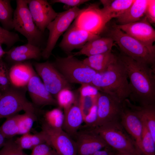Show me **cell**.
<instances>
[{"instance_id":"cell-1","label":"cell","mask_w":155,"mask_h":155,"mask_svg":"<svg viewBox=\"0 0 155 155\" xmlns=\"http://www.w3.org/2000/svg\"><path fill=\"white\" fill-rule=\"evenodd\" d=\"M117 57L129 80L130 100L141 106L155 105V69L123 53Z\"/></svg>"},{"instance_id":"cell-2","label":"cell","mask_w":155,"mask_h":155,"mask_svg":"<svg viewBox=\"0 0 155 155\" xmlns=\"http://www.w3.org/2000/svg\"><path fill=\"white\" fill-rule=\"evenodd\" d=\"M128 80L125 68L117 57L105 71L96 73L90 85L99 91L108 94L122 102L130 94Z\"/></svg>"},{"instance_id":"cell-3","label":"cell","mask_w":155,"mask_h":155,"mask_svg":"<svg viewBox=\"0 0 155 155\" xmlns=\"http://www.w3.org/2000/svg\"><path fill=\"white\" fill-rule=\"evenodd\" d=\"M108 36L117 44L123 53L155 68V51L123 32L115 24L109 30Z\"/></svg>"},{"instance_id":"cell-4","label":"cell","mask_w":155,"mask_h":155,"mask_svg":"<svg viewBox=\"0 0 155 155\" xmlns=\"http://www.w3.org/2000/svg\"><path fill=\"white\" fill-rule=\"evenodd\" d=\"M92 129L101 137L107 145L116 151L139 155L134 141L119 121L108 123Z\"/></svg>"},{"instance_id":"cell-5","label":"cell","mask_w":155,"mask_h":155,"mask_svg":"<svg viewBox=\"0 0 155 155\" xmlns=\"http://www.w3.org/2000/svg\"><path fill=\"white\" fill-rule=\"evenodd\" d=\"M69 83L91 84L96 72L69 54L65 57H57L52 63Z\"/></svg>"},{"instance_id":"cell-6","label":"cell","mask_w":155,"mask_h":155,"mask_svg":"<svg viewBox=\"0 0 155 155\" xmlns=\"http://www.w3.org/2000/svg\"><path fill=\"white\" fill-rule=\"evenodd\" d=\"M14 10L13 28L27 39L28 43L40 47L43 33L35 24L28 9V0H17Z\"/></svg>"},{"instance_id":"cell-7","label":"cell","mask_w":155,"mask_h":155,"mask_svg":"<svg viewBox=\"0 0 155 155\" xmlns=\"http://www.w3.org/2000/svg\"><path fill=\"white\" fill-rule=\"evenodd\" d=\"M84 9L76 7L58 13L47 27L49 33L46 47L42 52V57L44 59L49 57L60 36Z\"/></svg>"},{"instance_id":"cell-8","label":"cell","mask_w":155,"mask_h":155,"mask_svg":"<svg viewBox=\"0 0 155 155\" xmlns=\"http://www.w3.org/2000/svg\"><path fill=\"white\" fill-rule=\"evenodd\" d=\"M22 88L12 86L3 92L0 99V119L16 115L21 111L35 113L34 104L28 100Z\"/></svg>"},{"instance_id":"cell-9","label":"cell","mask_w":155,"mask_h":155,"mask_svg":"<svg viewBox=\"0 0 155 155\" xmlns=\"http://www.w3.org/2000/svg\"><path fill=\"white\" fill-rule=\"evenodd\" d=\"M119 121L134 141L136 150L140 155L143 121L136 105L133 104L128 98L122 102Z\"/></svg>"},{"instance_id":"cell-10","label":"cell","mask_w":155,"mask_h":155,"mask_svg":"<svg viewBox=\"0 0 155 155\" xmlns=\"http://www.w3.org/2000/svg\"><path fill=\"white\" fill-rule=\"evenodd\" d=\"M33 65L46 88L55 96V99L58 94L62 90L72 89L71 84L66 80L52 63L49 61L42 63L34 62Z\"/></svg>"},{"instance_id":"cell-11","label":"cell","mask_w":155,"mask_h":155,"mask_svg":"<svg viewBox=\"0 0 155 155\" xmlns=\"http://www.w3.org/2000/svg\"><path fill=\"white\" fill-rule=\"evenodd\" d=\"M122 102L108 94L99 92L96 102L97 119L94 128L108 123L119 121Z\"/></svg>"},{"instance_id":"cell-12","label":"cell","mask_w":155,"mask_h":155,"mask_svg":"<svg viewBox=\"0 0 155 155\" xmlns=\"http://www.w3.org/2000/svg\"><path fill=\"white\" fill-rule=\"evenodd\" d=\"M42 130L45 134L47 143L58 155H77L75 141L62 129H53L43 123Z\"/></svg>"},{"instance_id":"cell-13","label":"cell","mask_w":155,"mask_h":155,"mask_svg":"<svg viewBox=\"0 0 155 155\" xmlns=\"http://www.w3.org/2000/svg\"><path fill=\"white\" fill-rule=\"evenodd\" d=\"M108 22L101 9L96 5L92 4L84 8L73 23L82 29L99 35Z\"/></svg>"},{"instance_id":"cell-14","label":"cell","mask_w":155,"mask_h":155,"mask_svg":"<svg viewBox=\"0 0 155 155\" xmlns=\"http://www.w3.org/2000/svg\"><path fill=\"white\" fill-rule=\"evenodd\" d=\"M115 24L123 32L155 51V46L153 45L155 40V30L145 17L134 22L123 25Z\"/></svg>"},{"instance_id":"cell-15","label":"cell","mask_w":155,"mask_h":155,"mask_svg":"<svg viewBox=\"0 0 155 155\" xmlns=\"http://www.w3.org/2000/svg\"><path fill=\"white\" fill-rule=\"evenodd\" d=\"M99 36L78 27L73 23L63 34L59 46L69 54L75 49H82L88 41Z\"/></svg>"},{"instance_id":"cell-16","label":"cell","mask_w":155,"mask_h":155,"mask_svg":"<svg viewBox=\"0 0 155 155\" xmlns=\"http://www.w3.org/2000/svg\"><path fill=\"white\" fill-rule=\"evenodd\" d=\"M28 9L36 26L42 33L58 13L46 0H28Z\"/></svg>"},{"instance_id":"cell-17","label":"cell","mask_w":155,"mask_h":155,"mask_svg":"<svg viewBox=\"0 0 155 155\" xmlns=\"http://www.w3.org/2000/svg\"><path fill=\"white\" fill-rule=\"evenodd\" d=\"M75 137L77 155H91L108 145L92 129L78 131Z\"/></svg>"},{"instance_id":"cell-18","label":"cell","mask_w":155,"mask_h":155,"mask_svg":"<svg viewBox=\"0 0 155 155\" xmlns=\"http://www.w3.org/2000/svg\"><path fill=\"white\" fill-rule=\"evenodd\" d=\"M27 90L34 104L38 106H58L56 99L47 90L35 71L27 85Z\"/></svg>"},{"instance_id":"cell-19","label":"cell","mask_w":155,"mask_h":155,"mask_svg":"<svg viewBox=\"0 0 155 155\" xmlns=\"http://www.w3.org/2000/svg\"><path fill=\"white\" fill-rule=\"evenodd\" d=\"M64 119L62 129L71 137H75L84 122V113L79 97L64 110Z\"/></svg>"},{"instance_id":"cell-20","label":"cell","mask_w":155,"mask_h":155,"mask_svg":"<svg viewBox=\"0 0 155 155\" xmlns=\"http://www.w3.org/2000/svg\"><path fill=\"white\" fill-rule=\"evenodd\" d=\"M40 47L27 43L12 47L6 51V59L13 64L31 59L38 60L42 57Z\"/></svg>"},{"instance_id":"cell-21","label":"cell","mask_w":155,"mask_h":155,"mask_svg":"<svg viewBox=\"0 0 155 155\" xmlns=\"http://www.w3.org/2000/svg\"><path fill=\"white\" fill-rule=\"evenodd\" d=\"M34 72L30 62L24 61L13 64L9 70L10 85L17 88L26 86Z\"/></svg>"},{"instance_id":"cell-22","label":"cell","mask_w":155,"mask_h":155,"mask_svg":"<svg viewBox=\"0 0 155 155\" xmlns=\"http://www.w3.org/2000/svg\"><path fill=\"white\" fill-rule=\"evenodd\" d=\"M114 42L109 37L100 36L90 40L80 51L72 53V55L74 56L85 55L89 57L104 53L111 51Z\"/></svg>"},{"instance_id":"cell-23","label":"cell","mask_w":155,"mask_h":155,"mask_svg":"<svg viewBox=\"0 0 155 155\" xmlns=\"http://www.w3.org/2000/svg\"><path fill=\"white\" fill-rule=\"evenodd\" d=\"M148 0H134L132 3L122 14L117 18V22L123 25L141 20L145 14Z\"/></svg>"},{"instance_id":"cell-24","label":"cell","mask_w":155,"mask_h":155,"mask_svg":"<svg viewBox=\"0 0 155 155\" xmlns=\"http://www.w3.org/2000/svg\"><path fill=\"white\" fill-rule=\"evenodd\" d=\"M134 0H101L103 7L101 10L108 22L117 18L130 6Z\"/></svg>"},{"instance_id":"cell-25","label":"cell","mask_w":155,"mask_h":155,"mask_svg":"<svg viewBox=\"0 0 155 155\" xmlns=\"http://www.w3.org/2000/svg\"><path fill=\"white\" fill-rule=\"evenodd\" d=\"M117 56L111 51L104 53L88 57L82 60L87 66L96 73L105 71L111 63L116 61Z\"/></svg>"},{"instance_id":"cell-26","label":"cell","mask_w":155,"mask_h":155,"mask_svg":"<svg viewBox=\"0 0 155 155\" xmlns=\"http://www.w3.org/2000/svg\"><path fill=\"white\" fill-rule=\"evenodd\" d=\"M10 2L9 0H0V22L3 28L9 31L14 29L13 19L14 11Z\"/></svg>"},{"instance_id":"cell-27","label":"cell","mask_w":155,"mask_h":155,"mask_svg":"<svg viewBox=\"0 0 155 155\" xmlns=\"http://www.w3.org/2000/svg\"><path fill=\"white\" fill-rule=\"evenodd\" d=\"M136 106L143 121L155 140V105Z\"/></svg>"},{"instance_id":"cell-28","label":"cell","mask_w":155,"mask_h":155,"mask_svg":"<svg viewBox=\"0 0 155 155\" xmlns=\"http://www.w3.org/2000/svg\"><path fill=\"white\" fill-rule=\"evenodd\" d=\"M142 120L143 128L140 155H155V140L143 119Z\"/></svg>"},{"instance_id":"cell-29","label":"cell","mask_w":155,"mask_h":155,"mask_svg":"<svg viewBox=\"0 0 155 155\" xmlns=\"http://www.w3.org/2000/svg\"><path fill=\"white\" fill-rule=\"evenodd\" d=\"M44 118L43 123L49 127L56 129H62L64 115L60 108L47 111L44 114Z\"/></svg>"},{"instance_id":"cell-30","label":"cell","mask_w":155,"mask_h":155,"mask_svg":"<svg viewBox=\"0 0 155 155\" xmlns=\"http://www.w3.org/2000/svg\"><path fill=\"white\" fill-rule=\"evenodd\" d=\"M17 117L18 135L29 133L37 119L35 113L26 112L22 114H17Z\"/></svg>"},{"instance_id":"cell-31","label":"cell","mask_w":155,"mask_h":155,"mask_svg":"<svg viewBox=\"0 0 155 155\" xmlns=\"http://www.w3.org/2000/svg\"><path fill=\"white\" fill-rule=\"evenodd\" d=\"M0 132L5 139H8L18 135L17 114L6 118L0 127Z\"/></svg>"},{"instance_id":"cell-32","label":"cell","mask_w":155,"mask_h":155,"mask_svg":"<svg viewBox=\"0 0 155 155\" xmlns=\"http://www.w3.org/2000/svg\"><path fill=\"white\" fill-rule=\"evenodd\" d=\"M76 97L71 90L64 89L59 92L55 99L59 108L65 110L74 103Z\"/></svg>"},{"instance_id":"cell-33","label":"cell","mask_w":155,"mask_h":155,"mask_svg":"<svg viewBox=\"0 0 155 155\" xmlns=\"http://www.w3.org/2000/svg\"><path fill=\"white\" fill-rule=\"evenodd\" d=\"M21 40L18 34L0 26V43L5 44L7 48H9Z\"/></svg>"},{"instance_id":"cell-34","label":"cell","mask_w":155,"mask_h":155,"mask_svg":"<svg viewBox=\"0 0 155 155\" xmlns=\"http://www.w3.org/2000/svg\"><path fill=\"white\" fill-rule=\"evenodd\" d=\"M0 155H27L12 138L6 141L0 150Z\"/></svg>"},{"instance_id":"cell-35","label":"cell","mask_w":155,"mask_h":155,"mask_svg":"<svg viewBox=\"0 0 155 155\" xmlns=\"http://www.w3.org/2000/svg\"><path fill=\"white\" fill-rule=\"evenodd\" d=\"M9 70L6 63L2 60L0 61V91L2 92L10 87Z\"/></svg>"},{"instance_id":"cell-36","label":"cell","mask_w":155,"mask_h":155,"mask_svg":"<svg viewBox=\"0 0 155 155\" xmlns=\"http://www.w3.org/2000/svg\"><path fill=\"white\" fill-rule=\"evenodd\" d=\"M79 92L80 98H84L88 97L93 100L96 99L99 92L96 87L89 84H82Z\"/></svg>"},{"instance_id":"cell-37","label":"cell","mask_w":155,"mask_h":155,"mask_svg":"<svg viewBox=\"0 0 155 155\" xmlns=\"http://www.w3.org/2000/svg\"><path fill=\"white\" fill-rule=\"evenodd\" d=\"M96 102L92 106L87 113L84 115V122L86 124V127L89 128L94 127L97 120V107Z\"/></svg>"},{"instance_id":"cell-38","label":"cell","mask_w":155,"mask_h":155,"mask_svg":"<svg viewBox=\"0 0 155 155\" xmlns=\"http://www.w3.org/2000/svg\"><path fill=\"white\" fill-rule=\"evenodd\" d=\"M30 155H58L55 150L46 143L40 144L32 150Z\"/></svg>"},{"instance_id":"cell-39","label":"cell","mask_w":155,"mask_h":155,"mask_svg":"<svg viewBox=\"0 0 155 155\" xmlns=\"http://www.w3.org/2000/svg\"><path fill=\"white\" fill-rule=\"evenodd\" d=\"M88 0H51V3H59L64 4L63 8L66 10L78 7L80 5L88 1Z\"/></svg>"},{"instance_id":"cell-40","label":"cell","mask_w":155,"mask_h":155,"mask_svg":"<svg viewBox=\"0 0 155 155\" xmlns=\"http://www.w3.org/2000/svg\"><path fill=\"white\" fill-rule=\"evenodd\" d=\"M145 17L150 23H155V0H148L145 13Z\"/></svg>"},{"instance_id":"cell-41","label":"cell","mask_w":155,"mask_h":155,"mask_svg":"<svg viewBox=\"0 0 155 155\" xmlns=\"http://www.w3.org/2000/svg\"><path fill=\"white\" fill-rule=\"evenodd\" d=\"M117 152L108 145L91 155H114Z\"/></svg>"},{"instance_id":"cell-42","label":"cell","mask_w":155,"mask_h":155,"mask_svg":"<svg viewBox=\"0 0 155 155\" xmlns=\"http://www.w3.org/2000/svg\"><path fill=\"white\" fill-rule=\"evenodd\" d=\"M5 139L4 136L0 132V149L4 145L6 141Z\"/></svg>"},{"instance_id":"cell-43","label":"cell","mask_w":155,"mask_h":155,"mask_svg":"<svg viewBox=\"0 0 155 155\" xmlns=\"http://www.w3.org/2000/svg\"><path fill=\"white\" fill-rule=\"evenodd\" d=\"M6 51H5L2 49V44L0 43V61L2 60L3 57L5 55Z\"/></svg>"},{"instance_id":"cell-44","label":"cell","mask_w":155,"mask_h":155,"mask_svg":"<svg viewBox=\"0 0 155 155\" xmlns=\"http://www.w3.org/2000/svg\"><path fill=\"white\" fill-rule=\"evenodd\" d=\"M114 155H134L132 154L128 153H121L117 152Z\"/></svg>"},{"instance_id":"cell-45","label":"cell","mask_w":155,"mask_h":155,"mask_svg":"<svg viewBox=\"0 0 155 155\" xmlns=\"http://www.w3.org/2000/svg\"><path fill=\"white\" fill-rule=\"evenodd\" d=\"M2 94H3V92H2L0 91V99L2 96Z\"/></svg>"}]
</instances>
